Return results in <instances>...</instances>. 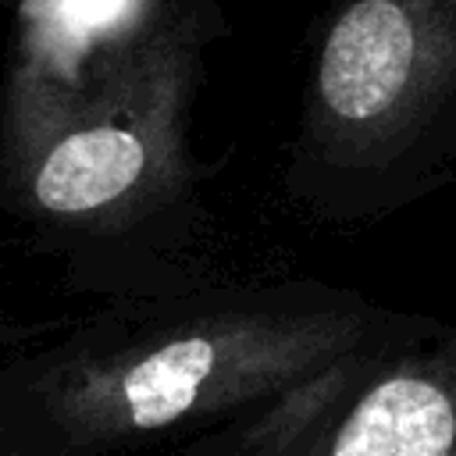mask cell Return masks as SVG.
Instances as JSON below:
<instances>
[{"label":"cell","instance_id":"1","mask_svg":"<svg viewBox=\"0 0 456 456\" xmlns=\"http://www.w3.org/2000/svg\"><path fill=\"white\" fill-rule=\"evenodd\" d=\"M303 153L360 203H406L456 164V0H346L317 46Z\"/></svg>","mask_w":456,"mask_h":456},{"label":"cell","instance_id":"2","mask_svg":"<svg viewBox=\"0 0 456 456\" xmlns=\"http://www.w3.org/2000/svg\"><path fill=\"white\" fill-rule=\"evenodd\" d=\"M385 328L388 321L360 303L214 317L64 370L50 406L75 438H125L289 388H314Z\"/></svg>","mask_w":456,"mask_h":456},{"label":"cell","instance_id":"3","mask_svg":"<svg viewBox=\"0 0 456 456\" xmlns=\"http://www.w3.org/2000/svg\"><path fill=\"white\" fill-rule=\"evenodd\" d=\"M185 64L153 50L114 71L25 157L28 200L64 221L114 217L175 182Z\"/></svg>","mask_w":456,"mask_h":456},{"label":"cell","instance_id":"4","mask_svg":"<svg viewBox=\"0 0 456 456\" xmlns=\"http://www.w3.org/2000/svg\"><path fill=\"white\" fill-rule=\"evenodd\" d=\"M324 456H456V324L392 321L367 349Z\"/></svg>","mask_w":456,"mask_h":456}]
</instances>
